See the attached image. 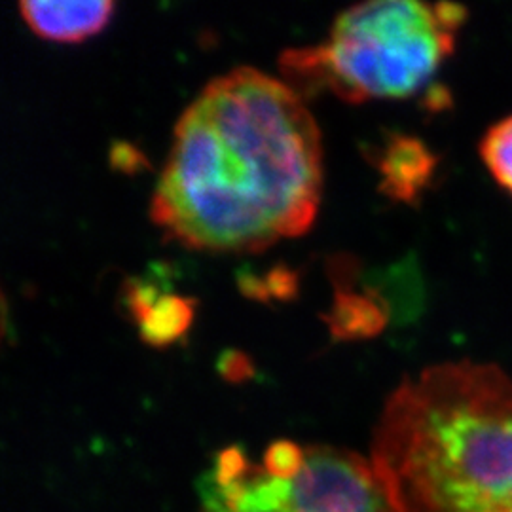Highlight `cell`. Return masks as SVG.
I'll list each match as a JSON object with an SVG mask.
<instances>
[{"mask_svg":"<svg viewBox=\"0 0 512 512\" xmlns=\"http://www.w3.org/2000/svg\"><path fill=\"white\" fill-rule=\"evenodd\" d=\"M321 184V133L302 97L238 67L179 118L150 217L188 249L258 253L310 228Z\"/></svg>","mask_w":512,"mask_h":512,"instance_id":"6da1fadb","label":"cell"},{"mask_svg":"<svg viewBox=\"0 0 512 512\" xmlns=\"http://www.w3.org/2000/svg\"><path fill=\"white\" fill-rule=\"evenodd\" d=\"M393 512H512V382L446 363L387 399L370 459Z\"/></svg>","mask_w":512,"mask_h":512,"instance_id":"7a4b0ae2","label":"cell"},{"mask_svg":"<svg viewBox=\"0 0 512 512\" xmlns=\"http://www.w3.org/2000/svg\"><path fill=\"white\" fill-rule=\"evenodd\" d=\"M467 10L459 4L374 0L342 12L329 42L289 50L281 69L294 84L327 88L349 103L421 92L454 52Z\"/></svg>","mask_w":512,"mask_h":512,"instance_id":"3957f363","label":"cell"},{"mask_svg":"<svg viewBox=\"0 0 512 512\" xmlns=\"http://www.w3.org/2000/svg\"><path fill=\"white\" fill-rule=\"evenodd\" d=\"M200 512H393L370 461L344 448L275 440L260 461L228 446L200 478Z\"/></svg>","mask_w":512,"mask_h":512,"instance_id":"277c9868","label":"cell"},{"mask_svg":"<svg viewBox=\"0 0 512 512\" xmlns=\"http://www.w3.org/2000/svg\"><path fill=\"white\" fill-rule=\"evenodd\" d=\"M114 4L99 2H21L19 12L38 37L55 42H80L97 35L112 16Z\"/></svg>","mask_w":512,"mask_h":512,"instance_id":"5b68a950","label":"cell"},{"mask_svg":"<svg viewBox=\"0 0 512 512\" xmlns=\"http://www.w3.org/2000/svg\"><path fill=\"white\" fill-rule=\"evenodd\" d=\"M435 169V158L414 137H393L382 152V190L393 200L412 202Z\"/></svg>","mask_w":512,"mask_h":512,"instance_id":"8992f818","label":"cell"},{"mask_svg":"<svg viewBox=\"0 0 512 512\" xmlns=\"http://www.w3.org/2000/svg\"><path fill=\"white\" fill-rule=\"evenodd\" d=\"M325 323L336 340L372 338L380 334L387 323V306L376 293L359 294L351 289H336Z\"/></svg>","mask_w":512,"mask_h":512,"instance_id":"52a82bcc","label":"cell"},{"mask_svg":"<svg viewBox=\"0 0 512 512\" xmlns=\"http://www.w3.org/2000/svg\"><path fill=\"white\" fill-rule=\"evenodd\" d=\"M196 302L177 294H164L137 325L141 340L152 348H165L179 340L192 323Z\"/></svg>","mask_w":512,"mask_h":512,"instance_id":"ba28073f","label":"cell"},{"mask_svg":"<svg viewBox=\"0 0 512 512\" xmlns=\"http://www.w3.org/2000/svg\"><path fill=\"white\" fill-rule=\"evenodd\" d=\"M480 156L495 181L512 196V114L486 131Z\"/></svg>","mask_w":512,"mask_h":512,"instance_id":"9c48e42d","label":"cell"},{"mask_svg":"<svg viewBox=\"0 0 512 512\" xmlns=\"http://www.w3.org/2000/svg\"><path fill=\"white\" fill-rule=\"evenodd\" d=\"M270 300H291L298 291V277L293 270L279 264L264 277Z\"/></svg>","mask_w":512,"mask_h":512,"instance_id":"30bf717a","label":"cell"},{"mask_svg":"<svg viewBox=\"0 0 512 512\" xmlns=\"http://www.w3.org/2000/svg\"><path fill=\"white\" fill-rule=\"evenodd\" d=\"M219 372L230 382H243L253 376L251 359L238 349H226L219 357Z\"/></svg>","mask_w":512,"mask_h":512,"instance_id":"8fae6325","label":"cell"},{"mask_svg":"<svg viewBox=\"0 0 512 512\" xmlns=\"http://www.w3.org/2000/svg\"><path fill=\"white\" fill-rule=\"evenodd\" d=\"M110 164L116 169H122L126 173L137 171L141 165H147L145 158L141 152H137L135 148L128 143H116L110 148Z\"/></svg>","mask_w":512,"mask_h":512,"instance_id":"7c38bea8","label":"cell"},{"mask_svg":"<svg viewBox=\"0 0 512 512\" xmlns=\"http://www.w3.org/2000/svg\"><path fill=\"white\" fill-rule=\"evenodd\" d=\"M238 285L241 293L245 294V296L258 300V302H270V294H268L264 279H260L253 272H247V270L241 272L238 275Z\"/></svg>","mask_w":512,"mask_h":512,"instance_id":"4fadbf2b","label":"cell"}]
</instances>
